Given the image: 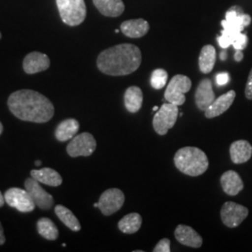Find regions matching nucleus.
Returning <instances> with one entry per match:
<instances>
[{
  "instance_id": "f257e3e1",
  "label": "nucleus",
  "mask_w": 252,
  "mask_h": 252,
  "mask_svg": "<svg viewBox=\"0 0 252 252\" xmlns=\"http://www.w3.org/2000/svg\"><path fill=\"white\" fill-rule=\"evenodd\" d=\"M10 112L22 121L44 124L54 117L53 103L40 93L33 90H19L8 99Z\"/></svg>"
},
{
  "instance_id": "f03ea898",
  "label": "nucleus",
  "mask_w": 252,
  "mask_h": 252,
  "mask_svg": "<svg viewBox=\"0 0 252 252\" xmlns=\"http://www.w3.org/2000/svg\"><path fill=\"white\" fill-rule=\"evenodd\" d=\"M141 51L133 44H119L103 51L97 57L100 71L109 76H126L140 66Z\"/></svg>"
},
{
  "instance_id": "7ed1b4c3",
  "label": "nucleus",
  "mask_w": 252,
  "mask_h": 252,
  "mask_svg": "<svg viewBox=\"0 0 252 252\" xmlns=\"http://www.w3.org/2000/svg\"><path fill=\"white\" fill-rule=\"evenodd\" d=\"M174 162L180 172L190 177L204 174L209 165L207 154L196 147L180 149L175 154Z\"/></svg>"
},
{
  "instance_id": "20e7f679",
  "label": "nucleus",
  "mask_w": 252,
  "mask_h": 252,
  "mask_svg": "<svg viewBox=\"0 0 252 252\" xmlns=\"http://www.w3.org/2000/svg\"><path fill=\"white\" fill-rule=\"evenodd\" d=\"M56 4L65 25L77 27L85 20L87 10L84 0H56Z\"/></svg>"
},
{
  "instance_id": "39448f33",
  "label": "nucleus",
  "mask_w": 252,
  "mask_h": 252,
  "mask_svg": "<svg viewBox=\"0 0 252 252\" xmlns=\"http://www.w3.org/2000/svg\"><path fill=\"white\" fill-rule=\"evenodd\" d=\"M179 106L171 103H164L153 117V126L155 132L160 135L167 134L173 128L179 117Z\"/></svg>"
},
{
  "instance_id": "423d86ee",
  "label": "nucleus",
  "mask_w": 252,
  "mask_h": 252,
  "mask_svg": "<svg viewBox=\"0 0 252 252\" xmlns=\"http://www.w3.org/2000/svg\"><path fill=\"white\" fill-rule=\"evenodd\" d=\"M191 88V81L185 75H176L172 78L164 93V98L168 103L181 106L185 103V94Z\"/></svg>"
},
{
  "instance_id": "0eeeda50",
  "label": "nucleus",
  "mask_w": 252,
  "mask_h": 252,
  "mask_svg": "<svg viewBox=\"0 0 252 252\" xmlns=\"http://www.w3.org/2000/svg\"><path fill=\"white\" fill-rule=\"evenodd\" d=\"M96 149V140L90 133H81L76 135L66 147V152L73 158L91 156Z\"/></svg>"
},
{
  "instance_id": "6e6552de",
  "label": "nucleus",
  "mask_w": 252,
  "mask_h": 252,
  "mask_svg": "<svg viewBox=\"0 0 252 252\" xmlns=\"http://www.w3.org/2000/svg\"><path fill=\"white\" fill-rule=\"evenodd\" d=\"M4 197L9 207L17 209L20 212H32L36 207L35 202L27 189L10 188L5 192Z\"/></svg>"
},
{
  "instance_id": "1a4fd4ad",
  "label": "nucleus",
  "mask_w": 252,
  "mask_h": 252,
  "mask_svg": "<svg viewBox=\"0 0 252 252\" xmlns=\"http://www.w3.org/2000/svg\"><path fill=\"white\" fill-rule=\"evenodd\" d=\"M125 194L120 189L112 188L105 190L98 201V208L105 216H110L119 211L125 204Z\"/></svg>"
},
{
  "instance_id": "9d476101",
  "label": "nucleus",
  "mask_w": 252,
  "mask_h": 252,
  "mask_svg": "<svg viewBox=\"0 0 252 252\" xmlns=\"http://www.w3.org/2000/svg\"><path fill=\"white\" fill-rule=\"evenodd\" d=\"M249 216V209L234 202H226L221 207L220 218L224 225L235 228L240 225Z\"/></svg>"
},
{
  "instance_id": "9b49d317",
  "label": "nucleus",
  "mask_w": 252,
  "mask_h": 252,
  "mask_svg": "<svg viewBox=\"0 0 252 252\" xmlns=\"http://www.w3.org/2000/svg\"><path fill=\"white\" fill-rule=\"evenodd\" d=\"M252 18L250 15L243 13L240 7L234 6L226 12L225 20L221 21V26L228 31L241 33L245 27L250 26Z\"/></svg>"
},
{
  "instance_id": "f8f14e48",
  "label": "nucleus",
  "mask_w": 252,
  "mask_h": 252,
  "mask_svg": "<svg viewBox=\"0 0 252 252\" xmlns=\"http://www.w3.org/2000/svg\"><path fill=\"white\" fill-rule=\"evenodd\" d=\"M25 187L35 202L36 207L43 210H49L52 208L54 205L53 196L39 185L37 180L32 177L27 179L25 182Z\"/></svg>"
},
{
  "instance_id": "ddd939ff",
  "label": "nucleus",
  "mask_w": 252,
  "mask_h": 252,
  "mask_svg": "<svg viewBox=\"0 0 252 252\" xmlns=\"http://www.w3.org/2000/svg\"><path fill=\"white\" fill-rule=\"evenodd\" d=\"M51 61L48 55L38 52L27 54L24 59L23 67L27 74H36L47 70L50 67Z\"/></svg>"
},
{
  "instance_id": "4468645a",
  "label": "nucleus",
  "mask_w": 252,
  "mask_h": 252,
  "mask_svg": "<svg viewBox=\"0 0 252 252\" xmlns=\"http://www.w3.org/2000/svg\"><path fill=\"white\" fill-rule=\"evenodd\" d=\"M215 99L216 96L213 92L211 81L209 79H204L200 81L195 92V103L199 109L206 111Z\"/></svg>"
},
{
  "instance_id": "2eb2a0df",
  "label": "nucleus",
  "mask_w": 252,
  "mask_h": 252,
  "mask_svg": "<svg viewBox=\"0 0 252 252\" xmlns=\"http://www.w3.org/2000/svg\"><path fill=\"white\" fill-rule=\"evenodd\" d=\"M235 95V92L232 90L216 98L205 111V116L207 119H212L223 114L233 105Z\"/></svg>"
},
{
  "instance_id": "dca6fc26",
  "label": "nucleus",
  "mask_w": 252,
  "mask_h": 252,
  "mask_svg": "<svg viewBox=\"0 0 252 252\" xmlns=\"http://www.w3.org/2000/svg\"><path fill=\"white\" fill-rule=\"evenodd\" d=\"M175 237L180 244L190 248L197 249L203 244V238L195 230L183 224H180L176 228Z\"/></svg>"
},
{
  "instance_id": "f3484780",
  "label": "nucleus",
  "mask_w": 252,
  "mask_h": 252,
  "mask_svg": "<svg viewBox=\"0 0 252 252\" xmlns=\"http://www.w3.org/2000/svg\"><path fill=\"white\" fill-rule=\"evenodd\" d=\"M150 30V25L144 19H134L124 22L121 31L128 37L139 38L145 36Z\"/></svg>"
},
{
  "instance_id": "a211bd4d",
  "label": "nucleus",
  "mask_w": 252,
  "mask_h": 252,
  "mask_svg": "<svg viewBox=\"0 0 252 252\" xmlns=\"http://www.w3.org/2000/svg\"><path fill=\"white\" fill-rule=\"evenodd\" d=\"M220 184L226 194L230 196L237 195L244 188V183L240 176L233 170L226 171L220 177Z\"/></svg>"
},
{
  "instance_id": "6ab92c4d",
  "label": "nucleus",
  "mask_w": 252,
  "mask_h": 252,
  "mask_svg": "<svg viewBox=\"0 0 252 252\" xmlns=\"http://www.w3.org/2000/svg\"><path fill=\"white\" fill-rule=\"evenodd\" d=\"M231 159L234 163L240 164L248 162L252 156V146L247 140L234 141L230 147Z\"/></svg>"
},
{
  "instance_id": "aec40b11",
  "label": "nucleus",
  "mask_w": 252,
  "mask_h": 252,
  "mask_svg": "<svg viewBox=\"0 0 252 252\" xmlns=\"http://www.w3.org/2000/svg\"><path fill=\"white\" fill-rule=\"evenodd\" d=\"M100 12L108 17H118L125 11L123 0H93Z\"/></svg>"
},
{
  "instance_id": "412c9836",
  "label": "nucleus",
  "mask_w": 252,
  "mask_h": 252,
  "mask_svg": "<svg viewBox=\"0 0 252 252\" xmlns=\"http://www.w3.org/2000/svg\"><path fill=\"white\" fill-rule=\"evenodd\" d=\"M31 177L33 179L37 180L40 183H43L48 186L52 187H58L62 184L63 180L60 174L54 169L49 168V167H44L42 169L36 170L34 169L31 171Z\"/></svg>"
},
{
  "instance_id": "4be33fe9",
  "label": "nucleus",
  "mask_w": 252,
  "mask_h": 252,
  "mask_svg": "<svg viewBox=\"0 0 252 252\" xmlns=\"http://www.w3.org/2000/svg\"><path fill=\"white\" fill-rule=\"evenodd\" d=\"M80 128V124L75 119H66L63 121L55 130V137L58 141L65 142L72 139L77 135Z\"/></svg>"
},
{
  "instance_id": "5701e85b",
  "label": "nucleus",
  "mask_w": 252,
  "mask_h": 252,
  "mask_svg": "<svg viewBox=\"0 0 252 252\" xmlns=\"http://www.w3.org/2000/svg\"><path fill=\"white\" fill-rule=\"evenodd\" d=\"M143 93L137 86H131L125 94V106L130 113H136L142 107Z\"/></svg>"
},
{
  "instance_id": "b1692460",
  "label": "nucleus",
  "mask_w": 252,
  "mask_h": 252,
  "mask_svg": "<svg viewBox=\"0 0 252 252\" xmlns=\"http://www.w3.org/2000/svg\"><path fill=\"white\" fill-rule=\"evenodd\" d=\"M216 49L212 45L204 46L199 55V68L201 72H211L216 63Z\"/></svg>"
},
{
  "instance_id": "393cba45",
  "label": "nucleus",
  "mask_w": 252,
  "mask_h": 252,
  "mask_svg": "<svg viewBox=\"0 0 252 252\" xmlns=\"http://www.w3.org/2000/svg\"><path fill=\"white\" fill-rule=\"evenodd\" d=\"M142 224V217L138 213H130L124 217L118 223V227L124 234L136 233Z\"/></svg>"
},
{
  "instance_id": "a878e982",
  "label": "nucleus",
  "mask_w": 252,
  "mask_h": 252,
  "mask_svg": "<svg viewBox=\"0 0 252 252\" xmlns=\"http://www.w3.org/2000/svg\"><path fill=\"white\" fill-rule=\"evenodd\" d=\"M56 216L63 222L64 225L68 227L70 230L74 232H79L81 229V223L78 219L69 210L67 207H63L62 205H57L54 208Z\"/></svg>"
},
{
  "instance_id": "bb28decb",
  "label": "nucleus",
  "mask_w": 252,
  "mask_h": 252,
  "mask_svg": "<svg viewBox=\"0 0 252 252\" xmlns=\"http://www.w3.org/2000/svg\"><path fill=\"white\" fill-rule=\"evenodd\" d=\"M38 234L47 240H56L59 236V232L54 221L49 218H41L36 222Z\"/></svg>"
},
{
  "instance_id": "cd10ccee",
  "label": "nucleus",
  "mask_w": 252,
  "mask_h": 252,
  "mask_svg": "<svg viewBox=\"0 0 252 252\" xmlns=\"http://www.w3.org/2000/svg\"><path fill=\"white\" fill-rule=\"evenodd\" d=\"M168 74L162 68H158L153 70L151 77V85L153 89L160 90L163 88L167 82Z\"/></svg>"
},
{
  "instance_id": "c85d7f7f",
  "label": "nucleus",
  "mask_w": 252,
  "mask_h": 252,
  "mask_svg": "<svg viewBox=\"0 0 252 252\" xmlns=\"http://www.w3.org/2000/svg\"><path fill=\"white\" fill-rule=\"evenodd\" d=\"M239 33H234V32H231V31L223 29L221 31V36H219V38H218L219 44L222 49H227L228 47H230L233 44L234 38Z\"/></svg>"
},
{
  "instance_id": "c756f323",
  "label": "nucleus",
  "mask_w": 252,
  "mask_h": 252,
  "mask_svg": "<svg viewBox=\"0 0 252 252\" xmlns=\"http://www.w3.org/2000/svg\"><path fill=\"white\" fill-rule=\"evenodd\" d=\"M248 41H249V39H248V36H246L245 34H243L242 32L241 33H239L236 37L234 38V42H233V44L232 45L234 46V49L235 50H240V51H242L244 50L247 45H248Z\"/></svg>"
},
{
  "instance_id": "7c9ffc66",
  "label": "nucleus",
  "mask_w": 252,
  "mask_h": 252,
  "mask_svg": "<svg viewBox=\"0 0 252 252\" xmlns=\"http://www.w3.org/2000/svg\"><path fill=\"white\" fill-rule=\"evenodd\" d=\"M170 250V240L168 238H163L159 241V243L153 249V252H169Z\"/></svg>"
},
{
  "instance_id": "2f4dec72",
  "label": "nucleus",
  "mask_w": 252,
  "mask_h": 252,
  "mask_svg": "<svg viewBox=\"0 0 252 252\" xmlns=\"http://www.w3.org/2000/svg\"><path fill=\"white\" fill-rule=\"evenodd\" d=\"M245 95H246L247 99L252 100V68L250 75H249L247 84H246Z\"/></svg>"
},
{
  "instance_id": "473e14b6",
  "label": "nucleus",
  "mask_w": 252,
  "mask_h": 252,
  "mask_svg": "<svg viewBox=\"0 0 252 252\" xmlns=\"http://www.w3.org/2000/svg\"><path fill=\"white\" fill-rule=\"evenodd\" d=\"M229 80H230V77H229V74H228V73H219V74L217 75V84L220 85V86H222V85L227 84Z\"/></svg>"
},
{
  "instance_id": "72a5a7b5",
  "label": "nucleus",
  "mask_w": 252,
  "mask_h": 252,
  "mask_svg": "<svg viewBox=\"0 0 252 252\" xmlns=\"http://www.w3.org/2000/svg\"><path fill=\"white\" fill-rule=\"evenodd\" d=\"M243 58L244 54L243 53H242V51L236 50V53L234 54V60H235L236 62H240V61H242Z\"/></svg>"
},
{
  "instance_id": "f704fd0d",
  "label": "nucleus",
  "mask_w": 252,
  "mask_h": 252,
  "mask_svg": "<svg viewBox=\"0 0 252 252\" xmlns=\"http://www.w3.org/2000/svg\"><path fill=\"white\" fill-rule=\"evenodd\" d=\"M6 241V238H5V235H4V230H3V227L1 225V222H0V246L5 243Z\"/></svg>"
},
{
  "instance_id": "c9c22d12",
  "label": "nucleus",
  "mask_w": 252,
  "mask_h": 252,
  "mask_svg": "<svg viewBox=\"0 0 252 252\" xmlns=\"http://www.w3.org/2000/svg\"><path fill=\"white\" fill-rule=\"evenodd\" d=\"M5 203H6L5 197H4V195H2V193H1V191H0V207H3Z\"/></svg>"
},
{
  "instance_id": "e433bc0d",
  "label": "nucleus",
  "mask_w": 252,
  "mask_h": 252,
  "mask_svg": "<svg viewBox=\"0 0 252 252\" xmlns=\"http://www.w3.org/2000/svg\"><path fill=\"white\" fill-rule=\"evenodd\" d=\"M220 60H222V61H224L226 58H227V54H226L225 52H221L220 53Z\"/></svg>"
},
{
  "instance_id": "4c0bfd02",
  "label": "nucleus",
  "mask_w": 252,
  "mask_h": 252,
  "mask_svg": "<svg viewBox=\"0 0 252 252\" xmlns=\"http://www.w3.org/2000/svg\"><path fill=\"white\" fill-rule=\"evenodd\" d=\"M2 132H3V126H2V124L0 122V135L2 134Z\"/></svg>"
},
{
  "instance_id": "58836bf2",
  "label": "nucleus",
  "mask_w": 252,
  "mask_h": 252,
  "mask_svg": "<svg viewBox=\"0 0 252 252\" xmlns=\"http://www.w3.org/2000/svg\"><path fill=\"white\" fill-rule=\"evenodd\" d=\"M159 109V107H157V106H154L153 108V111H157Z\"/></svg>"
},
{
  "instance_id": "ea45409f",
  "label": "nucleus",
  "mask_w": 252,
  "mask_h": 252,
  "mask_svg": "<svg viewBox=\"0 0 252 252\" xmlns=\"http://www.w3.org/2000/svg\"><path fill=\"white\" fill-rule=\"evenodd\" d=\"M35 164H36V165H40V164H41V161H36Z\"/></svg>"
},
{
  "instance_id": "a19ab883",
  "label": "nucleus",
  "mask_w": 252,
  "mask_h": 252,
  "mask_svg": "<svg viewBox=\"0 0 252 252\" xmlns=\"http://www.w3.org/2000/svg\"><path fill=\"white\" fill-rule=\"evenodd\" d=\"M94 207H98V203H95V204H94Z\"/></svg>"
},
{
  "instance_id": "79ce46f5",
  "label": "nucleus",
  "mask_w": 252,
  "mask_h": 252,
  "mask_svg": "<svg viewBox=\"0 0 252 252\" xmlns=\"http://www.w3.org/2000/svg\"><path fill=\"white\" fill-rule=\"evenodd\" d=\"M179 116L182 117V116H183V112H180V114H179Z\"/></svg>"
},
{
  "instance_id": "37998d69",
  "label": "nucleus",
  "mask_w": 252,
  "mask_h": 252,
  "mask_svg": "<svg viewBox=\"0 0 252 252\" xmlns=\"http://www.w3.org/2000/svg\"><path fill=\"white\" fill-rule=\"evenodd\" d=\"M119 31H120V30H119V29H116V30H115V33H116V34H117V33H119Z\"/></svg>"
},
{
  "instance_id": "c03bdc74",
  "label": "nucleus",
  "mask_w": 252,
  "mask_h": 252,
  "mask_svg": "<svg viewBox=\"0 0 252 252\" xmlns=\"http://www.w3.org/2000/svg\"><path fill=\"white\" fill-rule=\"evenodd\" d=\"M0 39H1V33H0Z\"/></svg>"
}]
</instances>
